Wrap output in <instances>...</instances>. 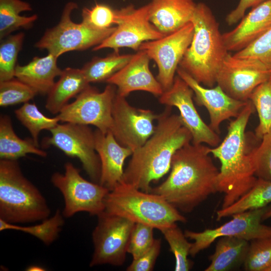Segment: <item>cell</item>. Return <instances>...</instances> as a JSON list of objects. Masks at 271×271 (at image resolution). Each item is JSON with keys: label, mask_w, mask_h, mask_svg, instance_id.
Returning <instances> with one entry per match:
<instances>
[{"label": "cell", "mask_w": 271, "mask_h": 271, "mask_svg": "<svg viewBox=\"0 0 271 271\" xmlns=\"http://www.w3.org/2000/svg\"><path fill=\"white\" fill-rule=\"evenodd\" d=\"M191 22L194 26L192 40L179 67L200 84L212 87L228 51L219 24L205 4H197Z\"/></svg>", "instance_id": "4"}, {"label": "cell", "mask_w": 271, "mask_h": 271, "mask_svg": "<svg viewBox=\"0 0 271 271\" xmlns=\"http://www.w3.org/2000/svg\"><path fill=\"white\" fill-rule=\"evenodd\" d=\"M161 248V240L155 239L152 246L139 257L133 259L126 268L127 271H151L153 270Z\"/></svg>", "instance_id": "41"}, {"label": "cell", "mask_w": 271, "mask_h": 271, "mask_svg": "<svg viewBox=\"0 0 271 271\" xmlns=\"http://www.w3.org/2000/svg\"><path fill=\"white\" fill-rule=\"evenodd\" d=\"M177 74L193 90L197 104L206 108L210 117L209 125L218 133L222 122L236 117L248 101L231 97L217 84L214 87H204L180 67L177 69Z\"/></svg>", "instance_id": "18"}, {"label": "cell", "mask_w": 271, "mask_h": 271, "mask_svg": "<svg viewBox=\"0 0 271 271\" xmlns=\"http://www.w3.org/2000/svg\"><path fill=\"white\" fill-rule=\"evenodd\" d=\"M116 93V87L112 84H108L102 92L89 85L56 117L63 123L92 125L107 132L112 127V111Z\"/></svg>", "instance_id": "10"}, {"label": "cell", "mask_w": 271, "mask_h": 271, "mask_svg": "<svg viewBox=\"0 0 271 271\" xmlns=\"http://www.w3.org/2000/svg\"><path fill=\"white\" fill-rule=\"evenodd\" d=\"M111 131L117 142L133 152L142 146L153 134L154 121L159 114L150 109L132 106L125 97L116 93L114 98Z\"/></svg>", "instance_id": "16"}, {"label": "cell", "mask_w": 271, "mask_h": 271, "mask_svg": "<svg viewBox=\"0 0 271 271\" xmlns=\"http://www.w3.org/2000/svg\"><path fill=\"white\" fill-rule=\"evenodd\" d=\"M210 147L192 143L174 154L167 179L150 192L159 195L179 211L189 213L218 192L219 171Z\"/></svg>", "instance_id": "1"}, {"label": "cell", "mask_w": 271, "mask_h": 271, "mask_svg": "<svg viewBox=\"0 0 271 271\" xmlns=\"http://www.w3.org/2000/svg\"><path fill=\"white\" fill-rule=\"evenodd\" d=\"M154 229L145 224H134L127 248V253L132 255L133 259L139 257L153 244L155 240Z\"/></svg>", "instance_id": "39"}, {"label": "cell", "mask_w": 271, "mask_h": 271, "mask_svg": "<svg viewBox=\"0 0 271 271\" xmlns=\"http://www.w3.org/2000/svg\"><path fill=\"white\" fill-rule=\"evenodd\" d=\"M193 95L191 88L177 74L173 85L159 97V101L178 108L183 124L192 135V143L216 147L221 142L220 136L201 117L193 102Z\"/></svg>", "instance_id": "17"}, {"label": "cell", "mask_w": 271, "mask_h": 271, "mask_svg": "<svg viewBox=\"0 0 271 271\" xmlns=\"http://www.w3.org/2000/svg\"><path fill=\"white\" fill-rule=\"evenodd\" d=\"M171 107L167 106L159 114L153 134L133 152L124 169L123 182L150 192L151 183L170 171L176 151L192 142L190 132L180 115L172 112Z\"/></svg>", "instance_id": "2"}, {"label": "cell", "mask_w": 271, "mask_h": 271, "mask_svg": "<svg viewBox=\"0 0 271 271\" xmlns=\"http://www.w3.org/2000/svg\"><path fill=\"white\" fill-rule=\"evenodd\" d=\"M168 243L170 251L175 258L176 271L189 270L192 265L188 258L192 243L189 242L176 223L160 230Z\"/></svg>", "instance_id": "33"}, {"label": "cell", "mask_w": 271, "mask_h": 271, "mask_svg": "<svg viewBox=\"0 0 271 271\" xmlns=\"http://www.w3.org/2000/svg\"><path fill=\"white\" fill-rule=\"evenodd\" d=\"M270 218H271V205L267 206V209L262 216V220L263 221Z\"/></svg>", "instance_id": "43"}, {"label": "cell", "mask_w": 271, "mask_h": 271, "mask_svg": "<svg viewBox=\"0 0 271 271\" xmlns=\"http://www.w3.org/2000/svg\"><path fill=\"white\" fill-rule=\"evenodd\" d=\"M37 94L29 86L16 77L0 82V106L26 103Z\"/></svg>", "instance_id": "36"}, {"label": "cell", "mask_w": 271, "mask_h": 271, "mask_svg": "<svg viewBox=\"0 0 271 271\" xmlns=\"http://www.w3.org/2000/svg\"><path fill=\"white\" fill-rule=\"evenodd\" d=\"M64 173H54L51 181L62 194L64 208L62 214L70 218L80 212L97 216L104 211V199L109 190L99 183L90 182L80 174L70 162L64 165Z\"/></svg>", "instance_id": "8"}, {"label": "cell", "mask_w": 271, "mask_h": 271, "mask_svg": "<svg viewBox=\"0 0 271 271\" xmlns=\"http://www.w3.org/2000/svg\"><path fill=\"white\" fill-rule=\"evenodd\" d=\"M15 113L18 119L28 129L38 147V137L41 131L50 130L60 122L56 116L51 118L43 114L35 103H24L15 111Z\"/></svg>", "instance_id": "31"}, {"label": "cell", "mask_w": 271, "mask_h": 271, "mask_svg": "<svg viewBox=\"0 0 271 271\" xmlns=\"http://www.w3.org/2000/svg\"><path fill=\"white\" fill-rule=\"evenodd\" d=\"M33 154L46 157L47 153L39 148L32 138L22 139L15 133L12 120L8 115L0 117V158L2 160H17Z\"/></svg>", "instance_id": "26"}, {"label": "cell", "mask_w": 271, "mask_h": 271, "mask_svg": "<svg viewBox=\"0 0 271 271\" xmlns=\"http://www.w3.org/2000/svg\"><path fill=\"white\" fill-rule=\"evenodd\" d=\"M267 271H271V266L268 269Z\"/></svg>", "instance_id": "45"}, {"label": "cell", "mask_w": 271, "mask_h": 271, "mask_svg": "<svg viewBox=\"0 0 271 271\" xmlns=\"http://www.w3.org/2000/svg\"><path fill=\"white\" fill-rule=\"evenodd\" d=\"M150 60L145 51L139 50L124 67L105 82L114 85L117 93L125 97L136 91L148 92L159 97L164 91L150 69Z\"/></svg>", "instance_id": "19"}, {"label": "cell", "mask_w": 271, "mask_h": 271, "mask_svg": "<svg viewBox=\"0 0 271 271\" xmlns=\"http://www.w3.org/2000/svg\"><path fill=\"white\" fill-rule=\"evenodd\" d=\"M267 0H240L237 6L226 16L225 21L229 25H232L240 21L244 16L247 9L254 8Z\"/></svg>", "instance_id": "42"}, {"label": "cell", "mask_w": 271, "mask_h": 271, "mask_svg": "<svg viewBox=\"0 0 271 271\" xmlns=\"http://www.w3.org/2000/svg\"><path fill=\"white\" fill-rule=\"evenodd\" d=\"M97 217V223L92 233L94 250L89 266L122 265L135 223L105 211Z\"/></svg>", "instance_id": "9"}, {"label": "cell", "mask_w": 271, "mask_h": 271, "mask_svg": "<svg viewBox=\"0 0 271 271\" xmlns=\"http://www.w3.org/2000/svg\"><path fill=\"white\" fill-rule=\"evenodd\" d=\"M76 3L70 2L65 5L59 23L46 31L35 47L46 49L58 58L66 52L83 51L100 44L115 30L116 26L103 30L92 29L82 22L76 23L71 19Z\"/></svg>", "instance_id": "7"}, {"label": "cell", "mask_w": 271, "mask_h": 271, "mask_svg": "<svg viewBox=\"0 0 271 271\" xmlns=\"http://www.w3.org/2000/svg\"><path fill=\"white\" fill-rule=\"evenodd\" d=\"M25 34L20 32L1 40L0 82L15 77L18 56L24 42Z\"/></svg>", "instance_id": "34"}, {"label": "cell", "mask_w": 271, "mask_h": 271, "mask_svg": "<svg viewBox=\"0 0 271 271\" xmlns=\"http://www.w3.org/2000/svg\"><path fill=\"white\" fill-rule=\"evenodd\" d=\"M233 30L222 34L227 51L238 52L271 28V0L253 8Z\"/></svg>", "instance_id": "21"}, {"label": "cell", "mask_w": 271, "mask_h": 271, "mask_svg": "<svg viewBox=\"0 0 271 271\" xmlns=\"http://www.w3.org/2000/svg\"><path fill=\"white\" fill-rule=\"evenodd\" d=\"M58 57L49 53L47 56L35 57L27 64H17L15 77L31 87L37 94H48L62 70L57 65Z\"/></svg>", "instance_id": "23"}, {"label": "cell", "mask_w": 271, "mask_h": 271, "mask_svg": "<svg viewBox=\"0 0 271 271\" xmlns=\"http://www.w3.org/2000/svg\"><path fill=\"white\" fill-rule=\"evenodd\" d=\"M194 26L192 22L178 31L156 40L143 42L139 50H144L157 64L156 78L163 91L173 84L176 73L192 40Z\"/></svg>", "instance_id": "15"}, {"label": "cell", "mask_w": 271, "mask_h": 271, "mask_svg": "<svg viewBox=\"0 0 271 271\" xmlns=\"http://www.w3.org/2000/svg\"><path fill=\"white\" fill-rule=\"evenodd\" d=\"M244 267L247 271H267L271 266V236L249 241Z\"/></svg>", "instance_id": "35"}, {"label": "cell", "mask_w": 271, "mask_h": 271, "mask_svg": "<svg viewBox=\"0 0 271 271\" xmlns=\"http://www.w3.org/2000/svg\"><path fill=\"white\" fill-rule=\"evenodd\" d=\"M59 80L49 92L46 108L52 114H58L72 98L76 97L89 85L82 69L68 67L62 70Z\"/></svg>", "instance_id": "24"}, {"label": "cell", "mask_w": 271, "mask_h": 271, "mask_svg": "<svg viewBox=\"0 0 271 271\" xmlns=\"http://www.w3.org/2000/svg\"><path fill=\"white\" fill-rule=\"evenodd\" d=\"M249 100L256 110L259 118L254 134L257 138L261 140L264 134L271 133V78L254 89Z\"/></svg>", "instance_id": "32"}, {"label": "cell", "mask_w": 271, "mask_h": 271, "mask_svg": "<svg viewBox=\"0 0 271 271\" xmlns=\"http://www.w3.org/2000/svg\"><path fill=\"white\" fill-rule=\"evenodd\" d=\"M31 5L22 0H0V39L10 35L15 31L30 28L38 16H20L21 13L31 11Z\"/></svg>", "instance_id": "28"}, {"label": "cell", "mask_w": 271, "mask_h": 271, "mask_svg": "<svg viewBox=\"0 0 271 271\" xmlns=\"http://www.w3.org/2000/svg\"><path fill=\"white\" fill-rule=\"evenodd\" d=\"M150 8L148 4L137 9L129 5L115 10L117 26L115 30L92 50L98 51L111 48L118 50L121 48H129L138 51L143 42L165 36L150 22Z\"/></svg>", "instance_id": "13"}, {"label": "cell", "mask_w": 271, "mask_h": 271, "mask_svg": "<svg viewBox=\"0 0 271 271\" xmlns=\"http://www.w3.org/2000/svg\"><path fill=\"white\" fill-rule=\"evenodd\" d=\"M271 203V181L257 178L253 187L230 206L216 212L217 221L247 211L266 207Z\"/></svg>", "instance_id": "27"}, {"label": "cell", "mask_w": 271, "mask_h": 271, "mask_svg": "<svg viewBox=\"0 0 271 271\" xmlns=\"http://www.w3.org/2000/svg\"><path fill=\"white\" fill-rule=\"evenodd\" d=\"M104 211L134 223L159 230L186 218L161 196L139 190L124 182L109 191L104 199Z\"/></svg>", "instance_id": "6"}, {"label": "cell", "mask_w": 271, "mask_h": 271, "mask_svg": "<svg viewBox=\"0 0 271 271\" xmlns=\"http://www.w3.org/2000/svg\"><path fill=\"white\" fill-rule=\"evenodd\" d=\"M50 131L42 142L44 148L54 146L69 157L77 158L92 182L99 183L101 164L95 150L94 132L87 125L64 122Z\"/></svg>", "instance_id": "11"}, {"label": "cell", "mask_w": 271, "mask_h": 271, "mask_svg": "<svg viewBox=\"0 0 271 271\" xmlns=\"http://www.w3.org/2000/svg\"><path fill=\"white\" fill-rule=\"evenodd\" d=\"M249 241L234 236H223L217 242L210 256L209 265L205 271H228L244 264Z\"/></svg>", "instance_id": "25"}, {"label": "cell", "mask_w": 271, "mask_h": 271, "mask_svg": "<svg viewBox=\"0 0 271 271\" xmlns=\"http://www.w3.org/2000/svg\"><path fill=\"white\" fill-rule=\"evenodd\" d=\"M64 217L58 209L50 217L42 221L40 223L31 226H21L7 222L0 219V231L14 230L29 234L49 245L59 236L64 224Z\"/></svg>", "instance_id": "30"}, {"label": "cell", "mask_w": 271, "mask_h": 271, "mask_svg": "<svg viewBox=\"0 0 271 271\" xmlns=\"http://www.w3.org/2000/svg\"><path fill=\"white\" fill-rule=\"evenodd\" d=\"M51 211L39 190L23 174L17 160H0V219L13 224L43 221Z\"/></svg>", "instance_id": "5"}, {"label": "cell", "mask_w": 271, "mask_h": 271, "mask_svg": "<svg viewBox=\"0 0 271 271\" xmlns=\"http://www.w3.org/2000/svg\"><path fill=\"white\" fill-rule=\"evenodd\" d=\"M149 4L150 22L164 36L191 22L197 5L193 0H152Z\"/></svg>", "instance_id": "22"}, {"label": "cell", "mask_w": 271, "mask_h": 271, "mask_svg": "<svg viewBox=\"0 0 271 271\" xmlns=\"http://www.w3.org/2000/svg\"><path fill=\"white\" fill-rule=\"evenodd\" d=\"M235 56L254 59L271 68V28Z\"/></svg>", "instance_id": "40"}, {"label": "cell", "mask_w": 271, "mask_h": 271, "mask_svg": "<svg viewBox=\"0 0 271 271\" xmlns=\"http://www.w3.org/2000/svg\"><path fill=\"white\" fill-rule=\"evenodd\" d=\"M255 108L250 100L235 119L230 121L227 132L210 153L221 164L217 178L218 192L224 194L221 208L238 200L254 185L255 176L251 154L256 146L248 149L246 128Z\"/></svg>", "instance_id": "3"}, {"label": "cell", "mask_w": 271, "mask_h": 271, "mask_svg": "<svg viewBox=\"0 0 271 271\" xmlns=\"http://www.w3.org/2000/svg\"><path fill=\"white\" fill-rule=\"evenodd\" d=\"M95 148L101 164L99 184L112 190L123 182L124 162L133 151L119 144L111 131H94Z\"/></svg>", "instance_id": "20"}, {"label": "cell", "mask_w": 271, "mask_h": 271, "mask_svg": "<svg viewBox=\"0 0 271 271\" xmlns=\"http://www.w3.org/2000/svg\"><path fill=\"white\" fill-rule=\"evenodd\" d=\"M271 78V68L258 60L231 55L226 56L216 83L231 97L248 101L254 89Z\"/></svg>", "instance_id": "12"}, {"label": "cell", "mask_w": 271, "mask_h": 271, "mask_svg": "<svg viewBox=\"0 0 271 271\" xmlns=\"http://www.w3.org/2000/svg\"><path fill=\"white\" fill-rule=\"evenodd\" d=\"M27 270H30V271L41 270L42 271V270H45V269L44 268L40 266L33 265H31L29 266L27 268Z\"/></svg>", "instance_id": "44"}, {"label": "cell", "mask_w": 271, "mask_h": 271, "mask_svg": "<svg viewBox=\"0 0 271 271\" xmlns=\"http://www.w3.org/2000/svg\"><path fill=\"white\" fill-rule=\"evenodd\" d=\"M82 22L94 30L110 28L116 24V11L109 6L96 4L90 8L82 10Z\"/></svg>", "instance_id": "37"}, {"label": "cell", "mask_w": 271, "mask_h": 271, "mask_svg": "<svg viewBox=\"0 0 271 271\" xmlns=\"http://www.w3.org/2000/svg\"><path fill=\"white\" fill-rule=\"evenodd\" d=\"M267 206L234 214L231 216L232 219L215 228L207 229L201 232L186 230L184 232L186 237L194 241L190 255L195 256L216 239L223 236H234L248 241L270 237L271 226L261 223Z\"/></svg>", "instance_id": "14"}, {"label": "cell", "mask_w": 271, "mask_h": 271, "mask_svg": "<svg viewBox=\"0 0 271 271\" xmlns=\"http://www.w3.org/2000/svg\"><path fill=\"white\" fill-rule=\"evenodd\" d=\"M133 54H120L119 50L105 57H94L81 69L88 82L106 81L130 60Z\"/></svg>", "instance_id": "29"}, {"label": "cell", "mask_w": 271, "mask_h": 271, "mask_svg": "<svg viewBox=\"0 0 271 271\" xmlns=\"http://www.w3.org/2000/svg\"><path fill=\"white\" fill-rule=\"evenodd\" d=\"M251 157L255 176L271 181V133L262 137L252 151Z\"/></svg>", "instance_id": "38"}]
</instances>
